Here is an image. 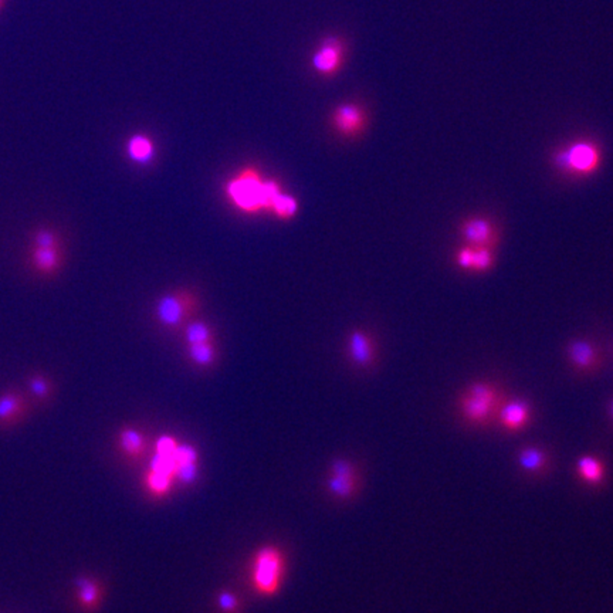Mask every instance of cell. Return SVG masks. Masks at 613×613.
<instances>
[{"label": "cell", "instance_id": "obj_1", "mask_svg": "<svg viewBox=\"0 0 613 613\" xmlns=\"http://www.w3.org/2000/svg\"><path fill=\"white\" fill-rule=\"evenodd\" d=\"M225 192L239 210L256 214L259 212L271 213L284 189L277 181L266 179L257 170L246 168L226 183Z\"/></svg>", "mask_w": 613, "mask_h": 613}, {"label": "cell", "instance_id": "obj_2", "mask_svg": "<svg viewBox=\"0 0 613 613\" xmlns=\"http://www.w3.org/2000/svg\"><path fill=\"white\" fill-rule=\"evenodd\" d=\"M199 306L198 297L189 290H175L162 295L155 304V317L165 328H181Z\"/></svg>", "mask_w": 613, "mask_h": 613}, {"label": "cell", "instance_id": "obj_3", "mask_svg": "<svg viewBox=\"0 0 613 613\" xmlns=\"http://www.w3.org/2000/svg\"><path fill=\"white\" fill-rule=\"evenodd\" d=\"M497 408H500V395L487 383H473L460 399L463 416L475 425L490 423Z\"/></svg>", "mask_w": 613, "mask_h": 613}, {"label": "cell", "instance_id": "obj_4", "mask_svg": "<svg viewBox=\"0 0 613 613\" xmlns=\"http://www.w3.org/2000/svg\"><path fill=\"white\" fill-rule=\"evenodd\" d=\"M552 161L556 170L569 175L585 176L595 172L601 163V151L592 143H576L565 149H558Z\"/></svg>", "mask_w": 613, "mask_h": 613}, {"label": "cell", "instance_id": "obj_5", "mask_svg": "<svg viewBox=\"0 0 613 613\" xmlns=\"http://www.w3.org/2000/svg\"><path fill=\"white\" fill-rule=\"evenodd\" d=\"M283 555L273 547L263 548L255 560L253 580L259 592L271 595L278 588L283 576Z\"/></svg>", "mask_w": 613, "mask_h": 613}, {"label": "cell", "instance_id": "obj_6", "mask_svg": "<svg viewBox=\"0 0 613 613\" xmlns=\"http://www.w3.org/2000/svg\"><path fill=\"white\" fill-rule=\"evenodd\" d=\"M331 124L340 135L354 138L367 127V113L359 104H340L331 116Z\"/></svg>", "mask_w": 613, "mask_h": 613}, {"label": "cell", "instance_id": "obj_7", "mask_svg": "<svg viewBox=\"0 0 613 613\" xmlns=\"http://www.w3.org/2000/svg\"><path fill=\"white\" fill-rule=\"evenodd\" d=\"M345 47L337 37L325 39L313 55V67L321 75H333L344 63Z\"/></svg>", "mask_w": 613, "mask_h": 613}, {"label": "cell", "instance_id": "obj_8", "mask_svg": "<svg viewBox=\"0 0 613 613\" xmlns=\"http://www.w3.org/2000/svg\"><path fill=\"white\" fill-rule=\"evenodd\" d=\"M461 237L467 241V246L471 247H491L497 244V232L493 223L483 217H470L466 219L460 226Z\"/></svg>", "mask_w": 613, "mask_h": 613}, {"label": "cell", "instance_id": "obj_9", "mask_svg": "<svg viewBox=\"0 0 613 613\" xmlns=\"http://www.w3.org/2000/svg\"><path fill=\"white\" fill-rule=\"evenodd\" d=\"M568 358L575 371L588 374L599 364V354L596 347L587 340H575L568 345Z\"/></svg>", "mask_w": 613, "mask_h": 613}, {"label": "cell", "instance_id": "obj_10", "mask_svg": "<svg viewBox=\"0 0 613 613\" xmlns=\"http://www.w3.org/2000/svg\"><path fill=\"white\" fill-rule=\"evenodd\" d=\"M348 354L351 360L358 367H369L374 364L376 348L374 340L365 331L355 329L348 338Z\"/></svg>", "mask_w": 613, "mask_h": 613}, {"label": "cell", "instance_id": "obj_11", "mask_svg": "<svg viewBox=\"0 0 613 613\" xmlns=\"http://www.w3.org/2000/svg\"><path fill=\"white\" fill-rule=\"evenodd\" d=\"M529 419V408L525 402L514 401L506 403L500 409V422L504 429L517 432L522 429Z\"/></svg>", "mask_w": 613, "mask_h": 613}, {"label": "cell", "instance_id": "obj_12", "mask_svg": "<svg viewBox=\"0 0 613 613\" xmlns=\"http://www.w3.org/2000/svg\"><path fill=\"white\" fill-rule=\"evenodd\" d=\"M127 155L135 163H149L155 155V145L152 139L143 134L132 135L127 143Z\"/></svg>", "mask_w": 613, "mask_h": 613}, {"label": "cell", "instance_id": "obj_13", "mask_svg": "<svg viewBox=\"0 0 613 613\" xmlns=\"http://www.w3.org/2000/svg\"><path fill=\"white\" fill-rule=\"evenodd\" d=\"M32 259L35 268L42 274H51L54 271H57L62 264L60 248L35 247Z\"/></svg>", "mask_w": 613, "mask_h": 613}, {"label": "cell", "instance_id": "obj_14", "mask_svg": "<svg viewBox=\"0 0 613 613\" xmlns=\"http://www.w3.org/2000/svg\"><path fill=\"white\" fill-rule=\"evenodd\" d=\"M518 463L522 470L531 473V475H541L549 464L548 455L537 448H524L518 453Z\"/></svg>", "mask_w": 613, "mask_h": 613}, {"label": "cell", "instance_id": "obj_15", "mask_svg": "<svg viewBox=\"0 0 613 613\" xmlns=\"http://www.w3.org/2000/svg\"><path fill=\"white\" fill-rule=\"evenodd\" d=\"M578 475L582 480L591 484H599L605 479L603 464L591 456H583L578 461Z\"/></svg>", "mask_w": 613, "mask_h": 613}, {"label": "cell", "instance_id": "obj_16", "mask_svg": "<svg viewBox=\"0 0 613 613\" xmlns=\"http://www.w3.org/2000/svg\"><path fill=\"white\" fill-rule=\"evenodd\" d=\"M24 409V401L15 392H8L0 396V422L12 421Z\"/></svg>", "mask_w": 613, "mask_h": 613}, {"label": "cell", "instance_id": "obj_17", "mask_svg": "<svg viewBox=\"0 0 613 613\" xmlns=\"http://www.w3.org/2000/svg\"><path fill=\"white\" fill-rule=\"evenodd\" d=\"M214 336H213V329L202 321H194L190 322L186 327V341L187 345L192 344H202V342H213Z\"/></svg>", "mask_w": 613, "mask_h": 613}, {"label": "cell", "instance_id": "obj_18", "mask_svg": "<svg viewBox=\"0 0 613 613\" xmlns=\"http://www.w3.org/2000/svg\"><path fill=\"white\" fill-rule=\"evenodd\" d=\"M298 212V201L293 196V194L284 192L280 198H278L273 208V214L280 220H289L294 217Z\"/></svg>", "mask_w": 613, "mask_h": 613}, {"label": "cell", "instance_id": "obj_19", "mask_svg": "<svg viewBox=\"0 0 613 613\" xmlns=\"http://www.w3.org/2000/svg\"><path fill=\"white\" fill-rule=\"evenodd\" d=\"M189 355L194 364L206 367L210 365L216 358V351L213 342H202L189 345Z\"/></svg>", "mask_w": 613, "mask_h": 613}, {"label": "cell", "instance_id": "obj_20", "mask_svg": "<svg viewBox=\"0 0 613 613\" xmlns=\"http://www.w3.org/2000/svg\"><path fill=\"white\" fill-rule=\"evenodd\" d=\"M78 585V598L81 601V603L84 606H94L98 601L100 592H98V587L97 585L86 578H81L77 580Z\"/></svg>", "mask_w": 613, "mask_h": 613}, {"label": "cell", "instance_id": "obj_21", "mask_svg": "<svg viewBox=\"0 0 613 613\" xmlns=\"http://www.w3.org/2000/svg\"><path fill=\"white\" fill-rule=\"evenodd\" d=\"M494 263L491 247H473V268L476 271H487Z\"/></svg>", "mask_w": 613, "mask_h": 613}, {"label": "cell", "instance_id": "obj_22", "mask_svg": "<svg viewBox=\"0 0 613 613\" xmlns=\"http://www.w3.org/2000/svg\"><path fill=\"white\" fill-rule=\"evenodd\" d=\"M121 444L127 453L139 455L144 449V439L136 430L125 429L121 433Z\"/></svg>", "mask_w": 613, "mask_h": 613}, {"label": "cell", "instance_id": "obj_23", "mask_svg": "<svg viewBox=\"0 0 613 613\" xmlns=\"http://www.w3.org/2000/svg\"><path fill=\"white\" fill-rule=\"evenodd\" d=\"M329 490L337 494L338 497H349L354 490H355V479H349V477H338V476H332L329 479Z\"/></svg>", "mask_w": 613, "mask_h": 613}, {"label": "cell", "instance_id": "obj_24", "mask_svg": "<svg viewBox=\"0 0 613 613\" xmlns=\"http://www.w3.org/2000/svg\"><path fill=\"white\" fill-rule=\"evenodd\" d=\"M176 468H178V464H176L174 456H163V455L156 453V456L151 461L152 471L163 473V475H168L172 477L176 475Z\"/></svg>", "mask_w": 613, "mask_h": 613}, {"label": "cell", "instance_id": "obj_25", "mask_svg": "<svg viewBox=\"0 0 613 613\" xmlns=\"http://www.w3.org/2000/svg\"><path fill=\"white\" fill-rule=\"evenodd\" d=\"M148 484L152 491L162 494V493L170 490V487L172 484V476L163 475V473H158V471H151L149 477H148Z\"/></svg>", "mask_w": 613, "mask_h": 613}, {"label": "cell", "instance_id": "obj_26", "mask_svg": "<svg viewBox=\"0 0 613 613\" xmlns=\"http://www.w3.org/2000/svg\"><path fill=\"white\" fill-rule=\"evenodd\" d=\"M36 247H47V248H60V240L54 232L48 229H39L35 233Z\"/></svg>", "mask_w": 613, "mask_h": 613}, {"label": "cell", "instance_id": "obj_27", "mask_svg": "<svg viewBox=\"0 0 613 613\" xmlns=\"http://www.w3.org/2000/svg\"><path fill=\"white\" fill-rule=\"evenodd\" d=\"M174 459L178 466L186 464V463H196V450H194L189 444L178 446L176 450L174 452Z\"/></svg>", "mask_w": 613, "mask_h": 613}, {"label": "cell", "instance_id": "obj_28", "mask_svg": "<svg viewBox=\"0 0 613 613\" xmlns=\"http://www.w3.org/2000/svg\"><path fill=\"white\" fill-rule=\"evenodd\" d=\"M30 389L37 398L43 399L47 398L50 394V383L43 376H33L30 379Z\"/></svg>", "mask_w": 613, "mask_h": 613}, {"label": "cell", "instance_id": "obj_29", "mask_svg": "<svg viewBox=\"0 0 613 613\" xmlns=\"http://www.w3.org/2000/svg\"><path fill=\"white\" fill-rule=\"evenodd\" d=\"M198 475V467L196 463H186V464H181L176 468V476L183 482V483H192L194 479H196Z\"/></svg>", "mask_w": 613, "mask_h": 613}, {"label": "cell", "instance_id": "obj_30", "mask_svg": "<svg viewBox=\"0 0 613 613\" xmlns=\"http://www.w3.org/2000/svg\"><path fill=\"white\" fill-rule=\"evenodd\" d=\"M332 476L355 479V470L351 463H348L345 460H337V461H333V464H332Z\"/></svg>", "mask_w": 613, "mask_h": 613}, {"label": "cell", "instance_id": "obj_31", "mask_svg": "<svg viewBox=\"0 0 613 613\" xmlns=\"http://www.w3.org/2000/svg\"><path fill=\"white\" fill-rule=\"evenodd\" d=\"M178 444L171 439V437H162L158 441V455H163V456H174V452L176 450Z\"/></svg>", "mask_w": 613, "mask_h": 613}, {"label": "cell", "instance_id": "obj_32", "mask_svg": "<svg viewBox=\"0 0 613 613\" xmlns=\"http://www.w3.org/2000/svg\"><path fill=\"white\" fill-rule=\"evenodd\" d=\"M457 263L460 267H463L466 270L473 268V247L471 246H466L460 250L459 255H457Z\"/></svg>", "mask_w": 613, "mask_h": 613}, {"label": "cell", "instance_id": "obj_33", "mask_svg": "<svg viewBox=\"0 0 613 613\" xmlns=\"http://www.w3.org/2000/svg\"><path fill=\"white\" fill-rule=\"evenodd\" d=\"M219 605L226 612H233L237 607V599L229 592H223L219 596Z\"/></svg>", "mask_w": 613, "mask_h": 613}, {"label": "cell", "instance_id": "obj_34", "mask_svg": "<svg viewBox=\"0 0 613 613\" xmlns=\"http://www.w3.org/2000/svg\"><path fill=\"white\" fill-rule=\"evenodd\" d=\"M609 414H610V419L613 421V399L609 403Z\"/></svg>", "mask_w": 613, "mask_h": 613}, {"label": "cell", "instance_id": "obj_35", "mask_svg": "<svg viewBox=\"0 0 613 613\" xmlns=\"http://www.w3.org/2000/svg\"><path fill=\"white\" fill-rule=\"evenodd\" d=\"M0 2H2V0H0Z\"/></svg>", "mask_w": 613, "mask_h": 613}]
</instances>
